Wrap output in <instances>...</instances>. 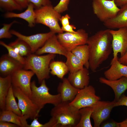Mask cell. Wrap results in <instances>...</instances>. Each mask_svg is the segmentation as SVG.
<instances>
[{
  "mask_svg": "<svg viewBox=\"0 0 127 127\" xmlns=\"http://www.w3.org/2000/svg\"><path fill=\"white\" fill-rule=\"evenodd\" d=\"M110 29L99 31L89 37L87 41L89 50V67L93 72L106 60L113 51L112 37Z\"/></svg>",
  "mask_w": 127,
  "mask_h": 127,
  "instance_id": "1",
  "label": "cell"
},
{
  "mask_svg": "<svg viewBox=\"0 0 127 127\" xmlns=\"http://www.w3.org/2000/svg\"><path fill=\"white\" fill-rule=\"evenodd\" d=\"M70 102H61L52 109L51 115L56 127H75L79 122L80 117L79 109Z\"/></svg>",
  "mask_w": 127,
  "mask_h": 127,
  "instance_id": "2",
  "label": "cell"
},
{
  "mask_svg": "<svg viewBox=\"0 0 127 127\" xmlns=\"http://www.w3.org/2000/svg\"><path fill=\"white\" fill-rule=\"evenodd\" d=\"M56 56V54H52L40 56L32 53L25 57L23 69L32 71L40 84L44 80L49 78L50 64Z\"/></svg>",
  "mask_w": 127,
  "mask_h": 127,
  "instance_id": "3",
  "label": "cell"
},
{
  "mask_svg": "<svg viewBox=\"0 0 127 127\" xmlns=\"http://www.w3.org/2000/svg\"><path fill=\"white\" fill-rule=\"evenodd\" d=\"M32 93L29 97L41 111L47 104L56 105L62 102L59 94L53 95L49 92V88L47 86L45 79L44 80L39 87L36 86L35 81L31 82Z\"/></svg>",
  "mask_w": 127,
  "mask_h": 127,
  "instance_id": "4",
  "label": "cell"
},
{
  "mask_svg": "<svg viewBox=\"0 0 127 127\" xmlns=\"http://www.w3.org/2000/svg\"><path fill=\"white\" fill-rule=\"evenodd\" d=\"M36 23L48 27L51 31L55 33L63 32L59 21L61 17L60 13L54 9L51 4L35 10Z\"/></svg>",
  "mask_w": 127,
  "mask_h": 127,
  "instance_id": "5",
  "label": "cell"
},
{
  "mask_svg": "<svg viewBox=\"0 0 127 127\" xmlns=\"http://www.w3.org/2000/svg\"><path fill=\"white\" fill-rule=\"evenodd\" d=\"M56 36L60 44L68 52L79 46L87 44L89 37L88 33L83 29L78 30L76 33L66 32Z\"/></svg>",
  "mask_w": 127,
  "mask_h": 127,
  "instance_id": "6",
  "label": "cell"
},
{
  "mask_svg": "<svg viewBox=\"0 0 127 127\" xmlns=\"http://www.w3.org/2000/svg\"><path fill=\"white\" fill-rule=\"evenodd\" d=\"M94 14L103 23L114 17L120 9L114 0H93Z\"/></svg>",
  "mask_w": 127,
  "mask_h": 127,
  "instance_id": "7",
  "label": "cell"
},
{
  "mask_svg": "<svg viewBox=\"0 0 127 127\" xmlns=\"http://www.w3.org/2000/svg\"><path fill=\"white\" fill-rule=\"evenodd\" d=\"M12 87L14 96L18 99V106L22 116L32 120L39 117L40 111L29 97L19 88L13 86Z\"/></svg>",
  "mask_w": 127,
  "mask_h": 127,
  "instance_id": "8",
  "label": "cell"
},
{
  "mask_svg": "<svg viewBox=\"0 0 127 127\" xmlns=\"http://www.w3.org/2000/svg\"><path fill=\"white\" fill-rule=\"evenodd\" d=\"M100 97L95 94V88L88 85L80 89L70 104L78 109L85 107H93L99 101Z\"/></svg>",
  "mask_w": 127,
  "mask_h": 127,
  "instance_id": "9",
  "label": "cell"
},
{
  "mask_svg": "<svg viewBox=\"0 0 127 127\" xmlns=\"http://www.w3.org/2000/svg\"><path fill=\"white\" fill-rule=\"evenodd\" d=\"M34 74L32 71L24 69L15 72L11 75L12 86L19 88L30 97L32 93L31 81Z\"/></svg>",
  "mask_w": 127,
  "mask_h": 127,
  "instance_id": "10",
  "label": "cell"
},
{
  "mask_svg": "<svg viewBox=\"0 0 127 127\" xmlns=\"http://www.w3.org/2000/svg\"><path fill=\"white\" fill-rule=\"evenodd\" d=\"M10 32L12 35L26 42L30 46L32 53H35L44 45L49 38L55 34L50 31L47 33H39L27 36L14 30H11Z\"/></svg>",
  "mask_w": 127,
  "mask_h": 127,
  "instance_id": "11",
  "label": "cell"
},
{
  "mask_svg": "<svg viewBox=\"0 0 127 127\" xmlns=\"http://www.w3.org/2000/svg\"><path fill=\"white\" fill-rule=\"evenodd\" d=\"M116 102L114 100L111 102L100 100L94 106L91 118L93 120L94 127H100L109 118Z\"/></svg>",
  "mask_w": 127,
  "mask_h": 127,
  "instance_id": "12",
  "label": "cell"
},
{
  "mask_svg": "<svg viewBox=\"0 0 127 127\" xmlns=\"http://www.w3.org/2000/svg\"><path fill=\"white\" fill-rule=\"evenodd\" d=\"M112 37V44L113 57L117 56L119 53L123 56L127 50V28H122L117 30L110 29Z\"/></svg>",
  "mask_w": 127,
  "mask_h": 127,
  "instance_id": "13",
  "label": "cell"
},
{
  "mask_svg": "<svg viewBox=\"0 0 127 127\" xmlns=\"http://www.w3.org/2000/svg\"><path fill=\"white\" fill-rule=\"evenodd\" d=\"M68 52L60 44L56 35L55 34L48 39L44 45L37 50L35 54L38 55L45 53L58 54L66 57Z\"/></svg>",
  "mask_w": 127,
  "mask_h": 127,
  "instance_id": "14",
  "label": "cell"
},
{
  "mask_svg": "<svg viewBox=\"0 0 127 127\" xmlns=\"http://www.w3.org/2000/svg\"><path fill=\"white\" fill-rule=\"evenodd\" d=\"M118 56L113 57L110 67L104 72L105 78L111 80L118 79L123 77H127V66L119 61Z\"/></svg>",
  "mask_w": 127,
  "mask_h": 127,
  "instance_id": "15",
  "label": "cell"
},
{
  "mask_svg": "<svg viewBox=\"0 0 127 127\" xmlns=\"http://www.w3.org/2000/svg\"><path fill=\"white\" fill-rule=\"evenodd\" d=\"M24 66L23 65L8 54L4 55L0 58V74L4 77L11 75L17 70L23 69Z\"/></svg>",
  "mask_w": 127,
  "mask_h": 127,
  "instance_id": "16",
  "label": "cell"
},
{
  "mask_svg": "<svg viewBox=\"0 0 127 127\" xmlns=\"http://www.w3.org/2000/svg\"><path fill=\"white\" fill-rule=\"evenodd\" d=\"M67 79L75 87L83 89L89 85L90 78L88 69L84 67L76 71L69 72Z\"/></svg>",
  "mask_w": 127,
  "mask_h": 127,
  "instance_id": "17",
  "label": "cell"
},
{
  "mask_svg": "<svg viewBox=\"0 0 127 127\" xmlns=\"http://www.w3.org/2000/svg\"><path fill=\"white\" fill-rule=\"evenodd\" d=\"M99 82L111 87L115 94L114 100L117 102L127 89V77H123L115 80H111L105 78L101 77Z\"/></svg>",
  "mask_w": 127,
  "mask_h": 127,
  "instance_id": "18",
  "label": "cell"
},
{
  "mask_svg": "<svg viewBox=\"0 0 127 127\" xmlns=\"http://www.w3.org/2000/svg\"><path fill=\"white\" fill-rule=\"evenodd\" d=\"M57 87L58 93L60 95L62 102L71 101L74 98L79 89L73 86L67 78H64Z\"/></svg>",
  "mask_w": 127,
  "mask_h": 127,
  "instance_id": "19",
  "label": "cell"
},
{
  "mask_svg": "<svg viewBox=\"0 0 127 127\" xmlns=\"http://www.w3.org/2000/svg\"><path fill=\"white\" fill-rule=\"evenodd\" d=\"M34 5L32 3H29L26 10L20 13H16L11 12H6L4 15L6 18H15L22 19L26 21L30 27L35 26L36 23V14Z\"/></svg>",
  "mask_w": 127,
  "mask_h": 127,
  "instance_id": "20",
  "label": "cell"
},
{
  "mask_svg": "<svg viewBox=\"0 0 127 127\" xmlns=\"http://www.w3.org/2000/svg\"><path fill=\"white\" fill-rule=\"evenodd\" d=\"M120 8L114 17L103 23L104 25L108 29H114L127 28V6Z\"/></svg>",
  "mask_w": 127,
  "mask_h": 127,
  "instance_id": "21",
  "label": "cell"
},
{
  "mask_svg": "<svg viewBox=\"0 0 127 127\" xmlns=\"http://www.w3.org/2000/svg\"><path fill=\"white\" fill-rule=\"evenodd\" d=\"M27 119L24 116L19 115L10 111L5 110L0 112V121L12 123L19 127H29V125L27 121Z\"/></svg>",
  "mask_w": 127,
  "mask_h": 127,
  "instance_id": "22",
  "label": "cell"
},
{
  "mask_svg": "<svg viewBox=\"0 0 127 127\" xmlns=\"http://www.w3.org/2000/svg\"><path fill=\"white\" fill-rule=\"evenodd\" d=\"M12 85L11 75L0 77V108L5 110V101L10 88Z\"/></svg>",
  "mask_w": 127,
  "mask_h": 127,
  "instance_id": "23",
  "label": "cell"
},
{
  "mask_svg": "<svg viewBox=\"0 0 127 127\" xmlns=\"http://www.w3.org/2000/svg\"><path fill=\"white\" fill-rule=\"evenodd\" d=\"M50 73L62 79L64 76L69 72L65 63L60 61H52L49 65Z\"/></svg>",
  "mask_w": 127,
  "mask_h": 127,
  "instance_id": "24",
  "label": "cell"
},
{
  "mask_svg": "<svg viewBox=\"0 0 127 127\" xmlns=\"http://www.w3.org/2000/svg\"><path fill=\"white\" fill-rule=\"evenodd\" d=\"M71 52L82 61L85 67L88 69L89 68V52L87 44L79 46Z\"/></svg>",
  "mask_w": 127,
  "mask_h": 127,
  "instance_id": "25",
  "label": "cell"
},
{
  "mask_svg": "<svg viewBox=\"0 0 127 127\" xmlns=\"http://www.w3.org/2000/svg\"><path fill=\"white\" fill-rule=\"evenodd\" d=\"M15 98L12 85L6 98L5 110L12 111L19 115L22 116Z\"/></svg>",
  "mask_w": 127,
  "mask_h": 127,
  "instance_id": "26",
  "label": "cell"
},
{
  "mask_svg": "<svg viewBox=\"0 0 127 127\" xmlns=\"http://www.w3.org/2000/svg\"><path fill=\"white\" fill-rule=\"evenodd\" d=\"M8 45L13 48L16 53L22 57H26L32 53L29 45L25 41L18 38Z\"/></svg>",
  "mask_w": 127,
  "mask_h": 127,
  "instance_id": "27",
  "label": "cell"
},
{
  "mask_svg": "<svg viewBox=\"0 0 127 127\" xmlns=\"http://www.w3.org/2000/svg\"><path fill=\"white\" fill-rule=\"evenodd\" d=\"M66 57L67 59L65 63L69 72L76 71L84 67L82 61L71 52H68Z\"/></svg>",
  "mask_w": 127,
  "mask_h": 127,
  "instance_id": "28",
  "label": "cell"
},
{
  "mask_svg": "<svg viewBox=\"0 0 127 127\" xmlns=\"http://www.w3.org/2000/svg\"><path fill=\"white\" fill-rule=\"evenodd\" d=\"M93 110V107H83L79 109L80 119L75 127H92L90 118Z\"/></svg>",
  "mask_w": 127,
  "mask_h": 127,
  "instance_id": "29",
  "label": "cell"
},
{
  "mask_svg": "<svg viewBox=\"0 0 127 127\" xmlns=\"http://www.w3.org/2000/svg\"><path fill=\"white\" fill-rule=\"evenodd\" d=\"M0 44L7 50L8 52V54L9 56L17 61L24 66L25 63V57H22L16 53L12 47L9 45L6 44L4 42L0 41Z\"/></svg>",
  "mask_w": 127,
  "mask_h": 127,
  "instance_id": "30",
  "label": "cell"
},
{
  "mask_svg": "<svg viewBox=\"0 0 127 127\" xmlns=\"http://www.w3.org/2000/svg\"><path fill=\"white\" fill-rule=\"evenodd\" d=\"M0 6L8 12L21 11L23 9L15 0H0Z\"/></svg>",
  "mask_w": 127,
  "mask_h": 127,
  "instance_id": "31",
  "label": "cell"
},
{
  "mask_svg": "<svg viewBox=\"0 0 127 127\" xmlns=\"http://www.w3.org/2000/svg\"><path fill=\"white\" fill-rule=\"evenodd\" d=\"M17 22L14 20L9 24H3V26L0 29V39H10L12 36L9 29L12 26Z\"/></svg>",
  "mask_w": 127,
  "mask_h": 127,
  "instance_id": "32",
  "label": "cell"
},
{
  "mask_svg": "<svg viewBox=\"0 0 127 127\" xmlns=\"http://www.w3.org/2000/svg\"><path fill=\"white\" fill-rule=\"evenodd\" d=\"M70 0H60L59 3L54 8L59 13H60L67 10L68 6Z\"/></svg>",
  "mask_w": 127,
  "mask_h": 127,
  "instance_id": "33",
  "label": "cell"
},
{
  "mask_svg": "<svg viewBox=\"0 0 127 127\" xmlns=\"http://www.w3.org/2000/svg\"><path fill=\"white\" fill-rule=\"evenodd\" d=\"M29 3H32L36 9L51 4L50 0H27Z\"/></svg>",
  "mask_w": 127,
  "mask_h": 127,
  "instance_id": "34",
  "label": "cell"
},
{
  "mask_svg": "<svg viewBox=\"0 0 127 127\" xmlns=\"http://www.w3.org/2000/svg\"><path fill=\"white\" fill-rule=\"evenodd\" d=\"M121 106H127V96L123 94L122 95L119 99L116 102L115 104V107Z\"/></svg>",
  "mask_w": 127,
  "mask_h": 127,
  "instance_id": "35",
  "label": "cell"
},
{
  "mask_svg": "<svg viewBox=\"0 0 127 127\" xmlns=\"http://www.w3.org/2000/svg\"><path fill=\"white\" fill-rule=\"evenodd\" d=\"M70 17L68 14H66L64 16H61L60 21L63 27L65 26L70 24L69 19Z\"/></svg>",
  "mask_w": 127,
  "mask_h": 127,
  "instance_id": "36",
  "label": "cell"
},
{
  "mask_svg": "<svg viewBox=\"0 0 127 127\" xmlns=\"http://www.w3.org/2000/svg\"><path fill=\"white\" fill-rule=\"evenodd\" d=\"M62 31L64 32L71 33H76L77 32L74 30L76 28L75 26L73 25L68 24L65 26H62L61 27Z\"/></svg>",
  "mask_w": 127,
  "mask_h": 127,
  "instance_id": "37",
  "label": "cell"
},
{
  "mask_svg": "<svg viewBox=\"0 0 127 127\" xmlns=\"http://www.w3.org/2000/svg\"><path fill=\"white\" fill-rule=\"evenodd\" d=\"M29 127H44V124L40 123L38 120V118H36L33 119Z\"/></svg>",
  "mask_w": 127,
  "mask_h": 127,
  "instance_id": "38",
  "label": "cell"
},
{
  "mask_svg": "<svg viewBox=\"0 0 127 127\" xmlns=\"http://www.w3.org/2000/svg\"><path fill=\"white\" fill-rule=\"evenodd\" d=\"M0 127H18L19 126L11 123L3 121H0Z\"/></svg>",
  "mask_w": 127,
  "mask_h": 127,
  "instance_id": "39",
  "label": "cell"
},
{
  "mask_svg": "<svg viewBox=\"0 0 127 127\" xmlns=\"http://www.w3.org/2000/svg\"><path fill=\"white\" fill-rule=\"evenodd\" d=\"M15 0L22 9L27 8L29 4L27 0Z\"/></svg>",
  "mask_w": 127,
  "mask_h": 127,
  "instance_id": "40",
  "label": "cell"
},
{
  "mask_svg": "<svg viewBox=\"0 0 127 127\" xmlns=\"http://www.w3.org/2000/svg\"><path fill=\"white\" fill-rule=\"evenodd\" d=\"M114 0L115 4L118 7H119L121 8L127 6V0Z\"/></svg>",
  "mask_w": 127,
  "mask_h": 127,
  "instance_id": "41",
  "label": "cell"
},
{
  "mask_svg": "<svg viewBox=\"0 0 127 127\" xmlns=\"http://www.w3.org/2000/svg\"><path fill=\"white\" fill-rule=\"evenodd\" d=\"M114 127H127V118L120 122L114 121Z\"/></svg>",
  "mask_w": 127,
  "mask_h": 127,
  "instance_id": "42",
  "label": "cell"
},
{
  "mask_svg": "<svg viewBox=\"0 0 127 127\" xmlns=\"http://www.w3.org/2000/svg\"><path fill=\"white\" fill-rule=\"evenodd\" d=\"M118 60L120 63L127 66V50L125 54L123 56L118 58Z\"/></svg>",
  "mask_w": 127,
  "mask_h": 127,
  "instance_id": "43",
  "label": "cell"
},
{
  "mask_svg": "<svg viewBox=\"0 0 127 127\" xmlns=\"http://www.w3.org/2000/svg\"><path fill=\"white\" fill-rule=\"evenodd\" d=\"M113 127H114V122H113Z\"/></svg>",
  "mask_w": 127,
  "mask_h": 127,
  "instance_id": "44",
  "label": "cell"
}]
</instances>
